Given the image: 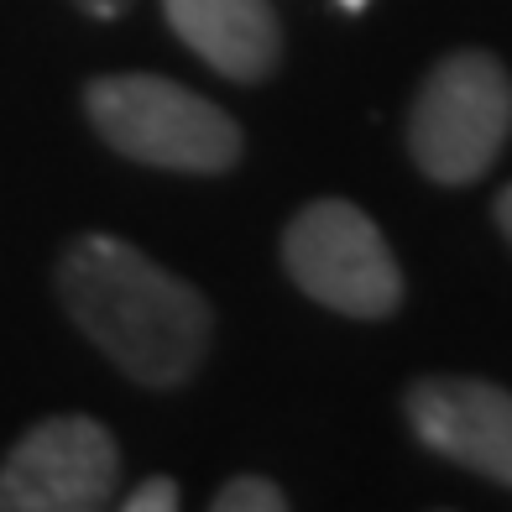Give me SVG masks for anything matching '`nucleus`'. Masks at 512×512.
<instances>
[{
    "instance_id": "obj_6",
    "label": "nucleus",
    "mask_w": 512,
    "mask_h": 512,
    "mask_svg": "<svg viewBox=\"0 0 512 512\" xmlns=\"http://www.w3.org/2000/svg\"><path fill=\"white\" fill-rule=\"evenodd\" d=\"M408 424L434 455L512 486V392L476 377H424L408 392Z\"/></svg>"
},
{
    "instance_id": "obj_5",
    "label": "nucleus",
    "mask_w": 512,
    "mask_h": 512,
    "mask_svg": "<svg viewBox=\"0 0 512 512\" xmlns=\"http://www.w3.org/2000/svg\"><path fill=\"white\" fill-rule=\"evenodd\" d=\"M121 450L100 418H42L0 465V512H95L115 497Z\"/></svg>"
},
{
    "instance_id": "obj_2",
    "label": "nucleus",
    "mask_w": 512,
    "mask_h": 512,
    "mask_svg": "<svg viewBox=\"0 0 512 512\" xmlns=\"http://www.w3.org/2000/svg\"><path fill=\"white\" fill-rule=\"evenodd\" d=\"M84 115L105 147L147 168L225 173L241 162V126L162 74H100L84 89Z\"/></svg>"
},
{
    "instance_id": "obj_10",
    "label": "nucleus",
    "mask_w": 512,
    "mask_h": 512,
    "mask_svg": "<svg viewBox=\"0 0 512 512\" xmlns=\"http://www.w3.org/2000/svg\"><path fill=\"white\" fill-rule=\"evenodd\" d=\"M74 6L84 16H100V21H115V16H126L131 11V0H74Z\"/></svg>"
},
{
    "instance_id": "obj_7",
    "label": "nucleus",
    "mask_w": 512,
    "mask_h": 512,
    "mask_svg": "<svg viewBox=\"0 0 512 512\" xmlns=\"http://www.w3.org/2000/svg\"><path fill=\"white\" fill-rule=\"evenodd\" d=\"M162 16L215 74L256 84L283 58V27L267 0H162Z\"/></svg>"
},
{
    "instance_id": "obj_4",
    "label": "nucleus",
    "mask_w": 512,
    "mask_h": 512,
    "mask_svg": "<svg viewBox=\"0 0 512 512\" xmlns=\"http://www.w3.org/2000/svg\"><path fill=\"white\" fill-rule=\"evenodd\" d=\"M283 267L314 304L351 319H387L403 304V272L351 199H314L288 225Z\"/></svg>"
},
{
    "instance_id": "obj_1",
    "label": "nucleus",
    "mask_w": 512,
    "mask_h": 512,
    "mask_svg": "<svg viewBox=\"0 0 512 512\" xmlns=\"http://www.w3.org/2000/svg\"><path fill=\"white\" fill-rule=\"evenodd\" d=\"M58 298L68 319L142 387L189 382L215 335L204 298L121 236H79L68 246Z\"/></svg>"
},
{
    "instance_id": "obj_8",
    "label": "nucleus",
    "mask_w": 512,
    "mask_h": 512,
    "mask_svg": "<svg viewBox=\"0 0 512 512\" xmlns=\"http://www.w3.org/2000/svg\"><path fill=\"white\" fill-rule=\"evenodd\" d=\"M209 507L215 512H283L288 497H283V486L267 481V476H230Z\"/></svg>"
},
{
    "instance_id": "obj_12",
    "label": "nucleus",
    "mask_w": 512,
    "mask_h": 512,
    "mask_svg": "<svg viewBox=\"0 0 512 512\" xmlns=\"http://www.w3.org/2000/svg\"><path fill=\"white\" fill-rule=\"evenodd\" d=\"M335 6H340V11H351V16H356V11H366V0H335Z\"/></svg>"
},
{
    "instance_id": "obj_3",
    "label": "nucleus",
    "mask_w": 512,
    "mask_h": 512,
    "mask_svg": "<svg viewBox=\"0 0 512 512\" xmlns=\"http://www.w3.org/2000/svg\"><path fill=\"white\" fill-rule=\"evenodd\" d=\"M512 136V79L492 53H450L413 100L408 147L434 183H476Z\"/></svg>"
},
{
    "instance_id": "obj_9",
    "label": "nucleus",
    "mask_w": 512,
    "mask_h": 512,
    "mask_svg": "<svg viewBox=\"0 0 512 512\" xmlns=\"http://www.w3.org/2000/svg\"><path fill=\"white\" fill-rule=\"evenodd\" d=\"M173 507H178V486L168 476H152L136 492H126V512H173Z\"/></svg>"
},
{
    "instance_id": "obj_11",
    "label": "nucleus",
    "mask_w": 512,
    "mask_h": 512,
    "mask_svg": "<svg viewBox=\"0 0 512 512\" xmlns=\"http://www.w3.org/2000/svg\"><path fill=\"white\" fill-rule=\"evenodd\" d=\"M497 225H502V236L512 241V183H507L502 199H497Z\"/></svg>"
}]
</instances>
